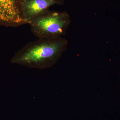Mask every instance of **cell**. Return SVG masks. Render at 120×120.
I'll use <instances>...</instances> for the list:
<instances>
[{
	"label": "cell",
	"instance_id": "obj_1",
	"mask_svg": "<svg viewBox=\"0 0 120 120\" xmlns=\"http://www.w3.org/2000/svg\"><path fill=\"white\" fill-rule=\"evenodd\" d=\"M68 45V41L62 37L38 38L22 47L11 62L30 68H49L56 64Z\"/></svg>",
	"mask_w": 120,
	"mask_h": 120
},
{
	"label": "cell",
	"instance_id": "obj_2",
	"mask_svg": "<svg viewBox=\"0 0 120 120\" xmlns=\"http://www.w3.org/2000/svg\"><path fill=\"white\" fill-rule=\"evenodd\" d=\"M71 19L66 12L45 11L30 22L31 32L38 38L62 37L66 34Z\"/></svg>",
	"mask_w": 120,
	"mask_h": 120
},
{
	"label": "cell",
	"instance_id": "obj_3",
	"mask_svg": "<svg viewBox=\"0 0 120 120\" xmlns=\"http://www.w3.org/2000/svg\"><path fill=\"white\" fill-rule=\"evenodd\" d=\"M64 0H20L21 16L24 24L56 4L61 5Z\"/></svg>",
	"mask_w": 120,
	"mask_h": 120
},
{
	"label": "cell",
	"instance_id": "obj_4",
	"mask_svg": "<svg viewBox=\"0 0 120 120\" xmlns=\"http://www.w3.org/2000/svg\"><path fill=\"white\" fill-rule=\"evenodd\" d=\"M19 0H0V13L6 12L17 7Z\"/></svg>",
	"mask_w": 120,
	"mask_h": 120
}]
</instances>
